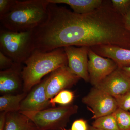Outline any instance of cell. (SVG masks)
I'll return each mask as SVG.
<instances>
[{"label":"cell","mask_w":130,"mask_h":130,"mask_svg":"<svg viewBox=\"0 0 130 130\" xmlns=\"http://www.w3.org/2000/svg\"><path fill=\"white\" fill-rule=\"evenodd\" d=\"M46 21L32 30L35 49L48 52L69 46L89 48L112 45L130 49V31L111 1L79 14L49 3Z\"/></svg>","instance_id":"6da1fadb"},{"label":"cell","mask_w":130,"mask_h":130,"mask_svg":"<svg viewBox=\"0 0 130 130\" xmlns=\"http://www.w3.org/2000/svg\"><path fill=\"white\" fill-rule=\"evenodd\" d=\"M48 0H16L10 11L0 17L1 28L14 32L32 30L48 17Z\"/></svg>","instance_id":"7a4b0ae2"},{"label":"cell","mask_w":130,"mask_h":130,"mask_svg":"<svg viewBox=\"0 0 130 130\" xmlns=\"http://www.w3.org/2000/svg\"><path fill=\"white\" fill-rule=\"evenodd\" d=\"M21 71L23 90L27 93L41 82L42 78L61 67L68 66L64 48L42 52L35 50L23 63Z\"/></svg>","instance_id":"3957f363"},{"label":"cell","mask_w":130,"mask_h":130,"mask_svg":"<svg viewBox=\"0 0 130 130\" xmlns=\"http://www.w3.org/2000/svg\"><path fill=\"white\" fill-rule=\"evenodd\" d=\"M34 50L32 30L18 32L1 28L0 52L14 63H24Z\"/></svg>","instance_id":"277c9868"},{"label":"cell","mask_w":130,"mask_h":130,"mask_svg":"<svg viewBox=\"0 0 130 130\" xmlns=\"http://www.w3.org/2000/svg\"><path fill=\"white\" fill-rule=\"evenodd\" d=\"M78 107L69 105L40 111H19L29 119L36 130H64L71 116L77 112Z\"/></svg>","instance_id":"5b68a950"},{"label":"cell","mask_w":130,"mask_h":130,"mask_svg":"<svg viewBox=\"0 0 130 130\" xmlns=\"http://www.w3.org/2000/svg\"><path fill=\"white\" fill-rule=\"evenodd\" d=\"M82 102L93 113L92 118L95 119L113 113L118 108L115 98L95 87L83 98Z\"/></svg>","instance_id":"8992f818"},{"label":"cell","mask_w":130,"mask_h":130,"mask_svg":"<svg viewBox=\"0 0 130 130\" xmlns=\"http://www.w3.org/2000/svg\"><path fill=\"white\" fill-rule=\"evenodd\" d=\"M118 67L111 59L100 56L89 48L88 71L90 81L94 87H96Z\"/></svg>","instance_id":"52a82bcc"},{"label":"cell","mask_w":130,"mask_h":130,"mask_svg":"<svg viewBox=\"0 0 130 130\" xmlns=\"http://www.w3.org/2000/svg\"><path fill=\"white\" fill-rule=\"evenodd\" d=\"M80 79L68 66L59 68L48 77L46 85L47 97L50 100L60 91L76 84Z\"/></svg>","instance_id":"ba28073f"},{"label":"cell","mask_w":130,"mask_h":130,"mask_svg":"<svg viewBox=\"0 0 130 130\" xmlns=\"http://www.w3.org/2000/svg\"><path fill=\"white\" fill-rule=\"evenodd\" d=\"M64 48L67 56L68 66L70 70L86 82L90 81L88 71L89 48L69 46L65 47Z\"/></svg>","instance_id":"9c48e42d"},{"label":"cell","mask_w":130,"mask_h":130,"mask_svg":"<svg viewBox=\"0 0 130 130\" xmlns=\"http://www.w3.org/2000/svg\"><path fill=\"white\" fill-rule=\"evenodd\" d=\"M95 87L116 98L130 90V78L118 67Z\"/></svg>","instance_id":"30bf717a"},{"label":"cell","mask_w":130,"mask_h":130,"mask_svg":"<svg viewBox=\"0 0 130 130\" xmlns=\"http://www.w3.org/2000/svg\"><path fill=\"white\" fill-rule=\"evenodd\" d=\"M48 77L37 85L21 102L19 111L37 112L47 109L50 100L47 97L46 85Z\"/></svg>","instance_id":"8fae6325"},{"label":"cell","mask_w":130,"mask_h":130,"mask_svg":"<svg viewBox=\"0 0 130 130\" xmlns=\"http://www.w3.org/2000/svg\"><path fill=\"white\" fill-rule=\"evenodd\" d=\"M21 64L14 63L10 68L0 72V92L3 95L12 94L22 87Z\"/></svg>","instance_id":"7c38bea8"},{"label":"cell","mask_w":130,"mask_h":130,"mask_svg":"<svg viewBox=\"0 0 130 130\" xmlns=\"http://www.w3.org/2000/svg\"><path fill=\"white\" fill-rule=\"evenodd\" d=\"M90 48L100 56L111 59L119 67L130 65V49L112 45H101Z\"/></svg>","instance_id":"4fadbf2b"},{"label":"cell","mask_w":130,"mask_h":130,"mask_svg":"<svg viewBox=\"0 0 130 130\" xmlns=\"http://www.w3.org/2000/svg\"><path fill=\"white\" fill-rule=\"evenodd\" d=\"M55 4H64L70 6L73 12L77 14L88 13L100 7L103 3L102 0H48Z\"/></svg>","instance_id":"5bb4252c"},{"label":"cell","mask_w":130,"mask_h":130,"mask_svg":"<svg viewBox=\"0 0 130 130\" xmlns=\"http://www.w3.org/2000/svg\"><path fill=\"white\" fill-rule=\"evenodd\" d=\"M4 130H36L29 119L19 112L7 113Z\"/></svg>","instance_id":"9a60e30c"},{"label":"cell","mask_w":130,"mask_h":130,"mask_svg":"<svg viewBox=\"0 0 130 130\" xmlns=\"http://www.w3.org/2000/svg\"><path fill=\"white\" fill-rule=\"evenodd\" d=\"M27 95L23 93L17 95L6 94L0 97V111L8 113L19 112L21 102Z\"/></svg>","instance_id":"2e32d148"},{"label":"cell","mask_w":130,"mask_h":130,"mask_svg":"<svg viewBox=\"0 0 130 130\" xmlns=\"http://www.w3.org/2000/svg\"><path fill=\"white\" fill-rule=\"evenodd\" d=\"M92 126L102 130H120L113 113L96 119Z\"/></svg>","instance_id":"e0dca14e"},{"label":"cell","mask_w":130,"mask_h":130,"mask_svg":"<svg viewBox=\"0 0 130 130\" xmlns=\"http://www.w3.org/2000/svg\"><path fill=\"white\" fill-rule=\"evenodd\" d=\"M74 97V93L71 91L65 90L60 91L54 97L50 100V103L52 106H55L56 104L62 106L70 105L72 102Z\"/></svg>","instance_id":"ac0fdd59"},{"label":"cell","mask_w":130,"mask_h":130,"mask_svg":"<svg viewBox=\"0 0 130 130\" xmlns=\"http://www.w3.org/2000/svg\"><path fill=\"white\" fill-rule=\"evenodd\" d=\"M120 130H130V112L118 108L113 113Z\"/></svg>","instance_id":"d6986e66"},{"label":"cell","mask_w":130,"mask_h":130,"mask_svg":"<svg viewBox=\"0 0 130 130\" xmlns=\"http://www.w3.org/2000/svg\"><path fill=\"white\" fill-rule=\"evenodd\" d=\"M111 1L115 10L122 16L130 9V0H112Z\"/></svg>","instance_id":"ffe728a7"},{"label":"cell","mask_w":130,"mask_h":130,"mask_svg":"<svg viewBox=\"0 0 130 130\" xmlns=\"http://www.w3.org/2000/svg\"><path fill=\"white\" fill-rule=\"evenodd\" d=\"M118 108L129 111L130 109V90L125 94L115 98Z\"/></svg>","instance_id":"44dd1931"},{"label":"cell","mask_w":130,"mask_h":130,"mask_svg":"<svg viewBox=\"0 0 130 130\" xmlns=\"http://www.w3.org/2000/svg\"><path fill=\"white\" fill-rule=\"evenodd\" d=\"M16 0H0V17L8 13L11 9Z\"/></svg>","instance_id":"7402d4cb"},{"label":"cell","mask_w":130,"mask_h":130,"mask_svg":"<svg viewBox=\"0 0 130 130\" xmlns=\"http://www.w3.org/2000/svg\"><path fill=\"white\" fill-rule=\"evenodd\" d=\"M14 64L11 58L0 52V69L2 71L10 68Z\"/></svg>","instance_id":"603a6c76"},{"label":"cell","mask_w":130,"mask_h":130,"mask_svg":"<svg viewBox=\"0 0 130 130\" xmlns=\"http://www.w3.org/2000/svg\"><path fill=\"white\" fill-rule=\"evenodd\" d=\"M89 125L86 120L79 119L73 122L70 130H88Z\"/></svg>","instance_id":"cb8c5ba5"},{"label":"cell","mask_w":130,"mask_h":130,"mask_svg":"<svg viewBox=\"0 0 130 130\" xmlns=\"http://www.w3.org/2000/svg\"><path fill=\"white\" fill-rule=\"evenodd\" d=\"M7 113L1 112L0 114V130H4L6 123V116Z\"/></svg>","instance_id":"d4e9b609"},{"label":"cell","mask_w":130,"mask_h":130,"mask_svg":"<svg viewBox=\"0 0 130 130\" xmlns=\"http://www.w3.org/2000/svg\"><path fill=\"white\" fill-rule=\"evenodd\" d=\"M123 16L126 26L130 31V9Z\"/></svg>","instance_id":"484cf974"},{"label":"cell","mask_w":130,"mask_h":130,"mask_svg":"<svg viewBox=\"0 0 130 130\" xmlns=\"http://www.w3.org/2000/svg\"><path fill=\"white\" fill-rule=\"evenodd\" d=\"M130 78V65L129 66L121 68Z\"/></svg>","instance_id":"4316f807"},{"label":"cell","mask_w":130,"mask_h":130,"mask_svg":"<svg viewBox=\"0 0 130 130\" xmlns=\"http://www.w3.org/2000/svg\"><path fill=\"white\" fill-rule=\"evenodd\" d=\"M88 130H102L98 128H95L93 126L89 125L88 129Z\"/></svg>","instance_id":"83f0119b"},{"label":"cell","mask_w":130,"mask_h":130,"mask_svg":"<svg viewBox=\"0 0 130 130\" xmlns=\"http://www.w3.org/2000/svg\"></svg>","instance_id":"f1b7e54d"},{"label":"cell","mask_w":130,"mask_h":130,"mask_svg":"<svg viewBox=\"0 0 130 130\" xmlns=\"http://www.w3.org/2000/svg\"><path fill=\"white\" fill-rule=\"evenodd\" d=\"M129 111L130 112V110H129Z\"/></svg>","instance_id":"f546056e"}]
</instances>
